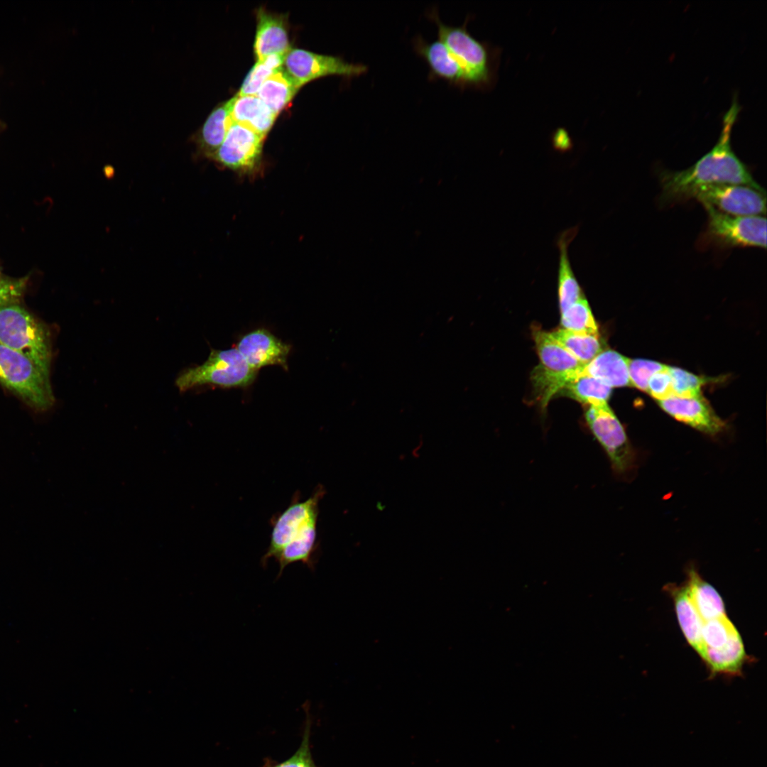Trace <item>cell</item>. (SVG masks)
<instances>
[{
  "instance_id": "obj_3",
  "label": "cell",
  "mask_w": 767,
  "mask_h": 767,
  "mask_svg": "<svg viewBox=\"0 0 767 767\" xmlns=\"http://www.w3.org/2000/svg\"><path fill=\"white\" fill-rule=\"evenodd\" d=\"M532 332L540 363L533 371L531 382L535 398L543 410L585 364L567 352L550 332L536 327Z\"/></svg>"
},
{
  "instance_id": "obj_27",
  "label": "cell",
  "mask_w": 767,
  "mask_h": 767,
  "mask_svg": "<svg viewBox=\"0 0 767 767\" xmlns=\"http://www.w3.org/2000/svg\"><path fill=\"white\" fill-rule=\"evenodd\" d=\"M553 337L584 364L593 359L602 349L599 334L570 332L564 329L550 332Z\"/></svg>"
},
{
  "instance_id": "obj_37",
  "label": "cell",
  "mask_w": 767,
  "mask_h": 767,
  "mask_svg": "<svg viewBox=\"0 0 767 767\" xmlns=\"http://www.w3.org/2000/svg\"><path fill=\"white\" fill-rule=\"evenodd\" d=\"M1 278H3V276H2V274H1V268H0V279H1Z\"/></svg>"
},
{
  "instance_id": "obj_18",
  "label": "cell",
  "mask_w": 767,
  "mask_h": 767,
  "mask_svg": "<svg viewBox=\"0 0 767 767\" xmlns=\"http://www.w3.org/2000/svg\"><path fill=\"white\" fill-rule=\"evenodd\" d=\"M232 98L218 104L193 136L200 155L210 159L224 141L232 123L230 116Z\"/></svg>"
},
{
  "instance_id": "obj_20",
  "label": "cell",
  "mask_w": 767,
  "mask_h": 767,
  "mask_svg": "<svg viewBox=\"0 0 767 767\" xmlns=\"http://www.w3.org/2000/svg\"><path fill=\"white\" fill-rule=\"evenodd\" d=\"M628 362V358L616 351L602 350L579 374L596 378L611 388L631 386Z\"/></svg>"
},
{
  "instance_id": "obj_30",
  "label": "cell",
  "mask_w": 767,
  "mask_h": 767,
  "mask_svg": "<svg viewBox=\"0 0 767 767\" xmlns=\"http://www.w3.org/2000/svg\"><path fill=\"white\" fill-rule=\"evenodd\" d=\"M739 633V632L731 621L728 618L727 615L703 622L702 627V640L704 646V653L705 651L707 649L714 650L722 648L734 636Z\"/></svg>"
},
{
  "instance_id": "obj_13",
  "label": "cell",
  "mask_w": 767,
  "mask_h": 767,
  "mask_svg": "<svg viewBox=\"0 0 767 767\" xmlns=\"http://www.w3.org/2000/svg\"><path fill=\"white\" fill-rule=\"evenodd\" d=\"M236 349L255 371L266 366H280L287 370L290 345L264 328L254 330L240 337Z\"/></svg>"
},
{
  "instance_id": "obj_28",
  "label": "cell",
  "mask_w": 767,
  "mask_h": 767,
  "mask_svg": "<svg viewBox=\"0 0 767 767\" xmlns=\"http://www.w3.org/2000/svg\"><path fill=\"white\" fill-rule=\"evenodd\" d=\"M562 328L570 332L599 334L598 327L585 297L561 312Z\"/></svg>"
},
{
  "instance_id": "obj_26",
  "label": "cell",
  "mask_w": 767,
  "mask_h": 767,
  "mask_svg": "<svg viewBox=\"0 0 767 767\" xmlns=\"http://www.w3.org/2000/svg\"><path fill=\"white\" fill-rule=\"evenodd\" d=\"M611 388L596 378L578 374L567 381L562 390L581 403L597 406L608 403Z\"/></svg>"
},
{
  "instance_id": "obj_4",
  "label": "cell",
  "mask_w": 767,
  "mask_h": 767,
  "mask_svg": "<svg viewBox=\"0 0 767 767\" xmlns=\"http://www.w3.org/2000/svg\"><path fill=\"white\" fill-rule=\"evenodd\" d=\"M257 371L251 368L238 350L211 349L207 360L200 365L183 370L176 378L180 392L202 386L220 388H245L251 385Z\"/></svg>"
},
{
  "instance_id": "obj_14",
  "label": "cell",
  "mask_w": 767,
  "mask_h": 767,
  "mask_svg": "<svg viewBox=\"0 0 767 767\" xmlns=\"http://www.w3.org/2000/svg\"><path fill=\"white\" fill-rule=\"evenodd\" d=\"M658 403L665 412L677 420L705 434L715 435L725 428V423L702 396L693 398L673 396Z\"/></svg>"
},
{
  "instance_id": "obj_35",
  "label": "cell",
  "mask_w": 767,
  "mask_h": 767,
  "mask_svg": "<svg viewBox=\"0 0 767 767\" xmlns=\"http://www.w3.org/2000/svg\"><path fill=\"white\" fill-rule=\"evenodd\" d=\"M307 722L303 739L299 749L288 760L274 767H316L314 764L310 751V721L308 720Z\"/></svg>"
},
{
  "instance_id": "obj_29",
  "label": "cell",
  "mask_w": 767,
  "mask_h": 767,
  "mask_svg": "<svg viewBox=\"0 0 767 767\" xmlns=\"http://www.w3.org/2000/svg\"><path fill=\"white\" fill-rule=\"evenodd\" d=\"M285 56L271 55L256 61L246 76L237 95H256L263 83L283 67Z\"/></svg>"
},
{
  "instance_id": "obj_7",
  "label": "cell",
  "mask_w": 767,
  "mask_h": 767,
  "mask_svg": "<svg viewBox=\"0 0 767 767\" xmlns=\"http://www.w3.org/2000/svg\"><path fill=\"white\" fill-rule=\"evenodd\" d=\"M585 420L619 476L629 474L635 465L636 454L624 426L608 403L589 406Z\"/></svg>"
},
{
  "instance_id": "obj_19",
  "label": "cell",
  "mask_w": 767,
  "mask_h": 767,
  "mask_svg": "<svg viewBox=\"0 0 767 767\" xmlns=\"http://www.w3.org/2000/svg\"><path fill=\"white\" fill-rule=\"evenodd\" d=\"M233 122L240 124L266 138L277 117L256 95L232 97L230 111Z\"/></svg>"
},
{
  "instance_id": "obj_31",
  "label": "cell",
  "mask_w": 767,
  "mask_h": 767,
  "mask_svg": "<svg viewBox=\"0 0 767 767\" xmlns=\"http://www.w3.org/2000/svg\"><path fill=\"white\" fill-rule=\"evenodd\" d=\"M675 396L693 398L702 396L701 388L705 384L704 378L684 369L669 366Z\"/></svg>"
},
{
  "instance_id": "obj_9",
  "label": "cell",
  "mask_w": 767,
  "mask_h": 767,
  "mask_svg": "<svg viewBox=\"0 0 767 767\" xmlns=\"http://www.w3.org/2000/svg\"><path fill=\"white\" fill-rule=\"evenodd\" d=\"M707 213L706 238L722 247L766 248L765 216H735L703 205Z\"/></svg>"
},
{
  "instance_id": "obj_32",
  "label": "cell",
  "mask_w": 767,
  "mask_h": 767,
  "mask_svg": "<svg viewBox=\"0 0 767 767\" xmlns=\"http://www.w3.org/2000/svg\"><path fill=\"white\" fill-rule=\"evenodd\" d=\"M667 366L655 361L629 359L628 369L631 386L647 392L648 384L651 377L654 374L665 369Z\"/></svg>"
},
{
  "instance_id": "obj_17",
  "label": "cell",
  "mask_w": 767,
  "mask_h": 767,
  "mask_svg": "<svg viewBox=\"0 0 767 767\" xmlns=\"http://www.w3.org/2000/svg\"><path fill=\"white\" fill-rule=\"evenodd\" d=\"M665 589L673 599L678 621L685 638L702 658L704 655L702 640L703 621L690 598L686 585L670 584L665 585Z\"/></svg>"
},
{
  "instance_id": "obj_33",
  "label": "cell",
  "mask_w": 767,
  "mask_h": 767,
  "mask_svg": "<svg viewBox=\"0 0 767 767\" xmlns=\"http://www.w3.org/2000/svg\"><path fill=\"white\" fill-rule=\"evenodd\" d=\"M29 275L22 278L3 277L0 279V307L19 303L27 289Z\"/></svg>"
},
{
  "instance_id": "obj_8",
  "label": "cell",
  "mask_w": 767,
  "mask_h": 767,
  "mask_svg": "<svg viewBox=\"0 0 767 767\" xmlns=\"http://www.w3.org/2000/svg\"><path fill=\"white\" fill-rule=\"evenodd\" d=\"M325 489L319 485L305 500L300 501L299 494L294 495L290 504L271 521L272 531L269 546L261 558L265 567L271 557H274L285 546L302 537L312 526L317 524L319 502Z\"/></svg>"
},
{
  "instance_id": "obj_11",
  "label": "cell",
  "mask_w": 767,
  "mask_h": 767,
  "mask_svg": "<svg viewBox=\"0 0 767 767\" xmlns=\"http://www.w3.org/2000/svg\"><path fill=\"white\" fill-rule=\"evenodd\" d=\"M283 67L300 87L320 77L337 75L350 78L364 75L368 70L361 63L349 62L338 56L317 54L300 48H291L287 53Z\"/></svg>"
},
{
  "instance_id": "obj_36",
  "label": "cell",
  "mask_w": 767,
  "mask_h": 767,
  "mask_svg": "<svg viewBox=\"0 0 767 767\" xmlns=\"http://www.w3.org/2000/svg\"><path fill=\"white\" fill-rule=\"evenodd\" d=\"M553 145L555 148L560 151H567L572 146L571 138L568 132L564 129H558L553 137Z\"/></svg>"
},
{
  "instance_id": "obj_21",
  "label": "cell",
  "mask_w": 767,
  "mask_h": 767,
  "mask_svg": "<svg viewBox=\"0 0 767 767\" xmlns=\"http://www.w3.org/2000/svg\"><path fill=\"white\" fill-rule=\"evenodd\" d=\"M577 232V227H572L565 230L560 235L557 243L560 251L558 298L561 312L584 298L572 271L568 256L569 244L575 238Z\"/></svg>"
},
{
  "instance_id": "obj_2",
  "label": "cell",
  "mask_w": 767,
  "mask_h": 767,
  "mask_svg": "<svg viewBox=\"0 0 767 767\" xmlns=\"http://www.w3.org/2000/svg\"><path fill=\"white\" fill-rule=\"evenodd\" d=\"M0 344L26 355L50 375L49 329L19 303L0 307Z\"/></svg>"
},
{
  "instance_id": "obj_12",
  "label": "cell",
  "mask_w": 767,
  "mask_h": 767,
  "mask_svg": "<svg viewBox=\"0 0 767 767\" xmlns=\"http://www.w3.org/2000/svg\"><path fill=\"white\" fill-rule=\"evenodd\" d=\"M702 205L735 216H765L766 192L749 185L719 184L698 190L693 197Z\"/></svg>"
},
{
  "instance_id": "obj_23",
  "label": "cell",
  "mask_w": 767,
  "mask_h": 767,
  "mask_svg": "<svg viewBox=\"0 0 767 767\" xmlns=\"http://www.w3.org/2000/svg\"><path fill=\"white\" fill-rule=\"evenodd\" d=\"M742 638L739 633L734 636L719 649H707L702 657L712 675H726L738 676L747 660Z\"/></svg>"
},
{
  "instance_id": "obj_5",
  "label": "cell",
  "mask_w": 767,
  "mask_h": 767,
  "mask_svg": "<svg viewBox=\"0 0 767 767\" xmlns=\"http://www.w3.org/2000/svg\"><path fill=\"white\" fill-rule=\"evenodd\" d=\"M0 384L38 410L54 403L50 375L26 355L0 344Z\"/></svg>"
},
{
  "instance_id": "obj_6",
  "label": "cell",
  "mask_w": 767,
  "mask_h": 767,
  "mask_svg": "<svg viewBox=\"0 0 767 767\" xmlns=\"http://www.w3.org/2000/svg\"><path fill=\"white\" fill-rule=\"evenodd\" d=\"M427 16L437 26L438 39L463 69L467 87H487L492 76L491 54L487 45L469 33L467 20L462 26L446 25L440 19L435 8L428 11Z\"/></svg>"
},
{
  "instance_id": "obj_24",
  "label": "cell",
  "mask_w": 767,
  "mask_h": 767,
  "mask_svg": "<svg viewBox=\"0 0 767 767\" xmlns=\"http://www.w3.org/2000/svg\"><path fill=\"white\" fill-rule=\"evenodd\" d=\"M300 88L282 67L263 83L256 96L278 116Z\"/></svg>"
},
{
  "instance_id": "obj_10",
  "label": "cell",
  "mask_w": 767,
  "mask_h": 767,
  "mask_svg": "<svg viewBox=\"0 0 767 767\" xmlns=\"http://www.w3.org/2000/svg\"><path fill=\"white\" fill-rule=\"evenodd\" d=\"M264 138L240 124H231L218 150L210 158L240 175L253 177L261 171Z\"/></svg>"
},
{
  "instance_id": "obj_22",
  "label": "cell",
  "mask_w": 767,
  "mask_h": 767,
  "mask_svg": "<svg viewBox=\"0 0 767 767\" xmlns=\"http://www.w3.org/2000/svg\"><path fill=\"white\" fill-rule=\"evenodd\" d=\"M685 585L690 598L703 622L727 615L720 594L702 579L694 567L688 569Z\"/></svg>"
},
{
  "instance_id": "obj_1",
  "label": "cell",
  "mask_w": 767,
  "mask_h": 767,
  "mask_svg": "<svg viewBox=\"0 0 767 767\" xmlns=\"http://www.w3.org/2000/svg\"><path fill=\"white\" fill-rule=\"evenodd\" d=\"M740 109L735 96L723 116L722 129L712 148L687 169L660 173L662 200L670 203L692 198L700 189L719 184L745 185L764 190L731 147L732 128Z\"/></svg>"
},
{
  "instance_id": "obj_38",
  "label": "cell",
  "mask_w": 767,
  "mask_h": 767,
  "mask_svg": "<svg viewBox=\"0 0 767 767\" xmlns=\"http://www.w3.org/2000/svg\"><path fill=\"white\" fill-rule=\"evenodd\" d=\"M3 126V124H1V121H0V128H1V126Z\"/></svg>"
},
{
  "instance_id": "obj_34",
  "label": "cell",
  "mask_w": 767,
  "mask_h": 767,
  "mask_svg": "<svg viewBox=\"0 0 767 767\" xmlns=\"http://www.w3.org/2000/svg\"><path fill=\"white\" fill-rule=\"evenodd\" d=\"M669 366L654 374L648 381L647 392L658 401L675 396Z\"/></svg>"
},
{
  "instance_id": "obj_15",
  "label": "cell",
  "mask_w": 767,
  "mask_h": 767,
  "mask_svg": "<svg viewBox=\"0 0 767 767\" xmlns=\"http://www.w3.org/2000/svg\"><path fill=\"white\" fill-rule=\"evenodd\" d=\"M413 46L415 53L427 64L430 80H442L454 87H467L463 69L439 39L428 42L417 36L413 40Z\"/></svg>"
},
{
  "instance_id": "obj_16",
  "label": "cell",
  "mask_w": 767,
  "mask_h": 767,
  "mask_svg": "<svg viewBox=\"0 0 767 767\" xmlns=\"http://www.w3.org/2000/svg\"><path fill=\"white\" fill-rule=\"evenodd\" d=\"M256 30L254 52L256 61L271 55H285L291 49L287 16L260 7L256 11Z\"/></svg>"
},
{
  "instance_id": "obj_25",
  "label": "cell",
  "mask_w": 767,
  "mask_h": 767,
  "mask_svg": "<svg viewBox=\"0 0 767 767\" xmlns=\"http://www.w3.org/2000/svg\"><path fill=\"white\" fill-rule=\"evenodd\" d=\"M318 547L317 526L310 528L301 538L285 546L274 558L279 565L278 577L289 565L301 562L310 570L315 569V555Z\"/></svg>"
}]
</instances>
